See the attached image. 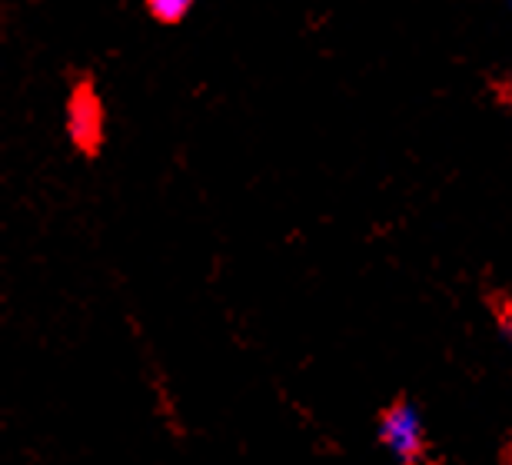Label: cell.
<instances>
[{"label":"cell","mask_w":512,"mask_h":465,"mask_svg":"<svg viewBox=\"0 0 512 465\" xmlns=\"http://www.w3.org/2000/svg\"><path fill=\"white\" fill-rule=\"evenodd\" d=\"M193 0H147V10L153 20H160V24H180L183 17L190 14Z\"/></svg>","instance_id":"cell-3"},{"label":"cell","mask_w":512,"mask_h":465,"mask_svg":"<svg viewBox=\"0 0 512 465\" xmlns=\"http://www.w3.org/2000/svg\"><path fill=\"white\" fill-rule=\"evenodd\" d=\"M67 133L80 150H97L100 133H104V110L90 87H77L67 103Z\"/></svg>","instance_id":"cell-2"},{"label":"cell","mask_w":512,"mask_h":465,"mask_svg":"<svg viewBox=\"0 0 512 465\" xmlns=\"http://www.w3.org/2000/svg\"><path fill=\"white\" fill-rule=\"evenodd\" d=\"M380 442L386 446L389 456H396L399 462L423 459L426 439H423V419H419L416 406H409V402L389 406L380 419Z\"/></svg>","instance_id":"cell-1"}]
</instances>
